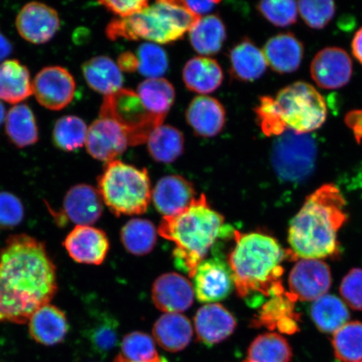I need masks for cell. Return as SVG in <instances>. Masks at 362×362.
I'll return each instance as SVG.
<instances>
[{"label":"cell","instance_id":"2e32d148","mask_svg":"<svg viewBox=\"0 0 362 362\" xmlns=\"http://www.w3.org/2000/svg\"><path fill=\"white\" fill-rule=\"evenodd\" d=\"M86 146L90 156L108 163L122 155L129 146V142L119 124L100 117L89 127Z\"/></svg>","mask_w":362,"mask_h":362},{"label":"cell","instance_id":"c3c4849f","mask_svg":"<svg viewBox=\"0 0 362 362\" xmlns=\"http://www.w3.org/2000/svg\"><path fill=\"white\" fill-rule=\"evenodd\" d=\"M180 3L194 16L201 17L214 10L220 1H180Z\"/></svg>","mask_w":362,"mask_h":362},{"label":"cell","instance_id":"30bf717a","mask_svg":"<svg viewBox=\"0 0 362 362\" xmlns=\"http://www.w3.org/2000/svg\"><path fill=\"white\" fill-rule=\"evenodd\" d=\"M289 294L294 301H315L332 286L329 266L319 259H300L288 278Z\"/></svg>","mask_w":362,"mask_h":362},{"label":"cell","instance_id":"d6986e66","mask_svg":"<svg viewBox=\"0 0 362 362\" xmlns=\"http://www.w3.org/2000/svg\"><path fill=\"white\" fill-rule=\"evenodd\" d=\"M156 209L164 216L182 211L196 199L194 185L180 175H167L158 181L152 192Z\"/></svg>","mask_w":362,"mask_h":362},{"label":"cell","instance_id":"d6a6232c","mask_svg":"<svg viewBox=\"0 0 362 362\" xmlns=\"http://www.w3.org/2000/svg\"><path fill=\"white\" fill-rule=\"evenodd\" d=\"M310 315L316 327L324 333H334L350 319V313L343 301L332 294H325L314 301Z\"/></svg>","mask_w":362,"mask_h":362},{"label":"cell","instance_id":"db71d44e","mask_svg":"<svg viewBox=\"0 0 362 362\" xmlns=\"http://www.w3.org/2000/svg\"><path fill=\"white\" fill-rule=\"evenodd\" d=\"M6 119V110L1 103H0V125L2 124L4 120Z\"/></svg>","mask_w":362,"mask_h":362},{"label":"cell","instance_id":"f6af8a7d","mask_svg":"<svg viewBox=\"0 0 362 362\" xmlns=\"http://www.w3.org/2000/svg\"><path fill=\"white\" fill-rule=\"evenodd\" d=\"M24 215V206L19 198L11 193L0 192V229L15 228Z\"/></svg>","mask_w":362,"mask_h":362},{"label":"cell","instance_id":"484cf974","mask_svg":"<svg viewBox=\"0 0 362 362\" xmlns=\"http://www.w3.org/2000/svg\"><path fill=\"white\" fill-rule=\"evenodd\" d=\"M153 334L163 349L178 352L191 343L193 329L191 321L185 315L165 314L153 325Z\"/></svg>","mask_w":362,"mask_h":362},{"label":"cell","instance_id":"83f0119b","mask_svg":"<svg viewBox=\"0 0 362 362\" xmlns=\"http://www.w3.org/2000/svg\"><path fill=\"white\" fill-rule=\"evenodd\" d=\"M89 87L107 96L122 89L124 76L117 63L111 58L99 56L90 59L81 67Z\"/></svg>","mask_w":362,"mask_h":362},{"label":"cell","instance_id":"836d02e7","mask_svg":"<svg viewBox=\"0 0 362 362\" xmlns=\"http://www.w3.org/2000/svg\"><path fill=\"white\" fill-rule=\"evenodd\" d=\"M137 94L152 115L165 117L175 98V90L169 81L164 78L147 79L139 85Z\"/></svg>","mask_w":362,"mask_h":362},{"label":"cell","instance_id":"3957f363","mask_svg":"<svg viewBox=\"0 0 362 362\" xmlns=\"http://www.w3.org/2000/svg\"><path fill=\"white\" fill-rule=\"evenodd\" d=\"M345 198L334 184H325L307 197L289 225L293 259H321L338 249L337 234L347 220Z\"/></svg>","mask_w":362,"mask_h":362},{"label":"cell","instance_id":"4dcf8cb0","mask_svg":"<svg viewBox=\"0 0 362 362\" xmlns=\"http://www.w3.org/2000/svg\"><path fill=\"white\" fill-rule=\"evenodd\" d=\"M8 137L19 148L33 146L38 141V127L33 110L26 104H17L6 117Z\"/></svg>","mask_w":362,"mask_h":362},{"label":"cell","instance_id":"60d3db41","mask_svg":"<svg viewBox=\"0 0 362 362\" xmlns=\"http://www.w3.org/2000/svg\"><path fill=\"white\" fill-rule=\"evenodd\" d=\"M139 71L148 79L161 78L169 68L164 49L153 43H144L138 49Z\"/></svg>","mask_w":362,"mask_h":362},{"label":"cell","instance_id":"44dd1931","mask_svg":"<svg viewBox=\"0 0 362 362\" xmlns=\"http://www.w3.org/2000/svg\"><path fill=\"white\" fill-rule=\"evenodd\" d=\"M29 333L35 342L52 346L66 337L69 325L66 314L58 307L47 304L36 310L29 321Z\"/></svg>","mask_w":362,"mask_h":362},{"label":"cell","instance_id":"7dc6e473","mask_svg":"<svg viewBox=\"0 0 362 362\" xmlns=\"http://www.w3.org/2000/svg\"><path fill=\"white\" fill-rule=\"evenodd\" d=\"M99 4L120 18L133 16L148 7V2L146 0H120V1L112 0V1H100Z\"/></svg>","mask_w":362,"mask_h":362},{"label":"cell","instance_id":"f546056e","mask_svg":"<svg viewBox=\"0 0 362 362\" xmlns=\"http://www.w3.org/2000/svg\"><path fill=\"white\" fill-rule=\"evenodd\" d=\"M189 33L194 51L202 56L218 53L226 39L224 23L219 16L214 15L201 18Z\"/></svg>","mask_w":362,"mask_h":362},{"label":"cell","instance_id":"b9f144b4","mask_svg":"<svg viewBox=\"0 0 362 362\" xmlns=\"http://www.w3.org/2000/svg\"><path fill=\"white\" fill-rule=\"evenodd\" d=\"M257 122L262 132L268 137L281 136L288 130L275 98L262 96L259 105L255 107Z\"/></svg>","mask_w":362,"mask_h":362},{"label":"cell","instance_id":"681fc988","mask_svg":"<svg viewBox=\"0 0 362 362\" xmlns=\"http://www.w3.org/2000/svg\"><path fill=\"white\" fill-rule=\"evenodd\" d=\"M345 122L354 133L356 142L360 144L362 139V110H353L348 112Z\"/></svg>","mask_w":362,"mask_h":362},{"label":"cell","instance_id":"4316f807","mask_svg":"<svg viewBox=\"0 0 362 362\" xmlns=\"http://www.w3.org/2000/svg\"><path fill=\"white\" fill-rule=\"evenodd\" d=\"M294 301L289 293L271 298L262 305L259 315L252 321L256 327H265L269 329H278L285 334L296 333L297 327L296 315L293 313Z\"/></svg>","mask_w":362,"mask_h":362},{"label":"cell","instance_id":"f907efd6","mask_svg":"<svg viewBox=\"0 0 362 362\" xmlns=\"http://www.w3.org/2000/svg\"><path fill=\"white\" fill-rule=\"evenodd\" d=\"M117 65L121 71L134 72L139 70V59L134 53L127 52L122 53L117 58Z\"/></svg>","mask_w":362,"mask_h":362},{"label":"cell","instance_id":"52a82bcc","mask_svg":"<svg viewBox=\"0 0 362 362\" xmlns=\"http://www.w3.org/2000/svg\"><path fill=\"white\" fill-rule=\"evenodd\" d=\"M288 130L309 134L327 120V105L314 86L297 81L279 90L275 98Z\"/></svg>","mask_w":362,"mask_h":362},{"label":"cell","instance_id":"4fadbf2b","mask_svg":"<svg viewBox=\"0 0 362 362\" xmlns=\"http://www.w3.org/2000/svg\"><path fill=\"white\" fill-rule=\"evenodd\" d=\"M352 62L341 48L327 47L316 54L310 66L312 78L327 90L345 87L352 76Z\"/></svg>","mask_w":362,"mask_h":362},{"label":"cell","instance_id":"9f6ffc18","mask_svg":"<svg viewBox=\"0 0 362 362\" xmlns=\"http://www.w3.org/2000/svg\"><path fill=\"white\" fill-rule=\"evenodd\" d=\"M362 362V361H361Z\"/></svg>","mask_w":362,"mask_h":362},{"label":"cell","instance_id":"11a10c76","mask_svg":"<svg viewBox=\"0 0 362 362\" xmlns=\"http://www.w3.org/2000/svg\"><path fill=\"white\" fill-rule=\"evenodd\" d=\"M115 362H131V361L126 360L123 356L119 354V356H117L116 357ZM160 362H169V361H168V360L165 358V357H163V359Z\"/></svg>","mask_w":362,"mask_h":362},{"label":"cell","instance_id":"ffe728a7","mask_svg":"<svg viewBox=\"0 0 362 362\" xmlns=\"http://www.w3.org/2000/svg\"><path fill=\"white\" fill-rule=\"evenodd\" d=\"M103 200L98 189L81 184L71 187L63 201V211L68 221L76 226H90L103 214Z\"/></svg>","mask_w":362,"mask_h":362},{"label":"cell","instance_id":"8992f818","mask_svg":"<svg viewBox=\"0 0 362 362\" xmlns=\"http://www.w3.org/2000/svg\"><path fill=\"white\" fill-rule=\"evenodd\" d=\"M98 191L116 216L143 214L152 198L147 170L119 160L107 163L98 179Z\"/></svg>","mask_w":362,"mask_h":362},{"label":"cell","instance_id":"7a4b0ae2","mask_svg":"<svg viewBox=\"0 0 362 362\" xmlns=\"http://www.w3.org/2000/svg\"><path fill=\"white\" fill-rule=\"evenodd\" d=\"M235 246L228 256L234 286L249 306L264 305L266 298L284 293L281 265L291 252L284 250L274 238L267 235L233 232Z\"/></svg>","mask_w":362,"mask_h":362},{"label":"cell","instance_id":"1f68e13d","mask_svg":"<svg viewBox=\"0 0 362 362\" xmlns=\"http://www.w3.org/2000/svg\"><path fill=\"white\" fill-rule=\"evenodd\" d=\"M148 151L157 162L172 163L184 152L185 139L182 133L174 127L160 125L148 136Z\"/></svg>","mask_w":362,"mask_h":362},{"label":"cell","instance_id":"d590c367","mask_svg":"<svg viewBox=\"0 0 362 362\" xmlns=\"http://www.w3.org/2000/svg\"><path fill=\"white\" fill-rule=\"evenodd\" d=\"M121 240L127 251L136 256L146 255L156 246L157 232L151 221L133 219L121 230Z\"/></svg>","mask_w":362,"mask_h":362},{"label":"cell","instance_id":"8d00e7d4","mask_svg":"<svg viewBox=\"0 0 362 362\" xmlns=\"http://www.w3.org/2000/svg\"><path fill=\"white\" fill-rule=\"evenodd\" d=\"M90 349L101 358H106L119 344V322L111 315H101L85 334Z\"/></svg>","mask_w":362,"mask_h":362},{"label":"cell","instance_id":"816d5d0a","mask_svg":"<svg viewBox=\"0 0 362 362\" xmlns=\"http://www.w3.org/2000/svg\"><path fill=\"white\" fill-rule=\"evenodd\" d=\"M351 47L353 55L362 64V27L356 31L352 40Z\"/></svg>","mask_w":362,"mask_h":362},{"label":"cell","instance_id":"e575fe53","mask_svg":"<svg viewBox=\"0 0 362 362\" xmlns=\"http://www.w3.org/2000/svg\"><path fill=\"white\" fill-rule=\"evenodd\" d=\"M292 357L286 339L277 333H265L252 342L243 362H291Z\"/></svg>","mask_w":362,"mask_h":362},{"label":"cell","instance_id":"e0dca14e","mask_svg":"<svg viewBox=\"0 0 362 362\" xmlns=\"http://www.w3.org/2000/svg\"><path fill=\"white\" fill-rule=\"evenodd\" d=\"M152 298L157 309L166 314H180L193 304L192 284L175 273L163 274L153 283Z\"/></svg>","mask_w":362,"mask_h":362},{"label":"cell","instance_id":"7bdbcfd3","mask_svg":"<svg viewBox=\"0 0 362 362\" xmlns=\"http://www.w3.org/2000/svg\"><path fill=\"white\" fill-rule=\"evenodd\" d=\"M297 4L302 19L312 29L325 28L336 13V4L330 0H304Z\"/></svg>","mask_w":362,"mask_h":362},{"label":"cell","instance_id":"6da1fadb","mask_svg":"<svg viewBox=\"0 0 362 362\" xmlns=\"http://www.w3.org/2000/svg\"><path fill=\"white\" fill-rule=\"evenodd\" d=\"M57 267L45 245L26 234L0 249V322L25 324L57 292Z\"/></svg>","mask_w":362,"mask_h":362},{"label":"cell","instance_id":"bcb514c9","mask_svg":"<svg viewBox=\"0 0 362 362\" xmlns=\"http://www.w3.org/2000/svg\"><path fill=\"white\" fill-rule=\"evenodd\" d=\"M339 291L351 309L362 310V269L351 270L343 279Z\"/></svg>","mask_w":362,"mask_h":362},{"label":"cell","instance_id":"f1b7e54d","mask_svg":"<svg viewBox=\"0 0 362 362\" xmlns=\"http://www.w3.org/2000/svg\"><path fill=\"white\" fill-rule=\"evenodd\" d=\"M33 94L30 71L19 61L8 60L0 64V100L17 104Z\"/></svg>","mask_w":362,"mask_h":362},{"label":"cell","instance_id":"277c9868","mask_svg":"<svg viewBox=\"0 0 362 362\" xmlns=\"http://www.w3.org/2000/svg\"><path fill=\"white\" fill-rule=\"evenodd\" d=\"M223 215L212 209L202 194L179 214L164 216L158 233L175 243V265L193 277L216 240L226 235Z\"/></svg>","mask_w":362,"mask_h":362},{"label":"cell","instance_id":"ee69618b","mask_svg":"<svg viewBox=\"0 0 362 362\" xmlns=\"http://www.w3.org/2000/svg\"><path fill=\"white\" fill-rule=\"evenodd\" d=\"M262 16L272 24L278 27H287L294 24L298 18V4L288 0H269L257 6Z\"/></svg>","mask_w":362,"mask_h":362},{"label":"cell","instance_id":"f5cc1de1","mask_svg":"<svg viewBox=\"0 0 362 362\" xmlns=\"http://www.w3.org/2000/svg\"><path fill=\"white\" fill-rule=\"evenodd\" d=\"M13 52L12 44L0 31V62L6 59Z\"/></svg>","mask_w":362,"mask_h":362},{"label":"cell","instance_id":"d4e9b609","mask_svg":"<svg viewBox=\"0 0 362 362\" xmlns=\"http://www.w3.org/2000/svg\"><path fill=\"white\" fill-rule=\"evenodd\" d=\"M223 79V71L218 62L210 57H194L184 66V83L194 93H214L219 88Z\"/></svg>","mask_w":362,"mask_h":362},{"label":"cell","instance_id":"cb8c5ba5","mask_svg":"<svg viewBox=\"0 0 362 362\" xmlns=\"http://www.w3.org/2000/svg\"><path fill=\"white\" fill-rule=\"evenodd\" d=\"M230 74L241 81H253L265 74L268 62L264 52L250 40H243L229 53Z\"/></svg>","mask_w":362,"mask_h":362},{"label":"cell","instance_id":"74e56055","mask_svg":"<svg viewBox=\"0 0 362 362\" xmlns=\"http://www.w3.org/2000/svg\"><path fill=\"white\" fill-rule=\"evenodd\" d=\"M334 356L342 362L362 361V322L346 323L334 333Z\"/></svg>","mask_w":362,"mask_h":362},{"label":"cell","instance_id":"9a60e30c","mask_svg":"<svg viewBox=\"0 0 362 362\" xmlns=\"http://www.w3.org/2000/svg\"><path fill=\"white\" fill-rule=\"evenodd\" d=\"M63 246L78 264L100 265L110 250V241L103 230L92 226H76L67 235Z\"/></svg>","mask_w":362,"mask_h":362},{"label":"cell","instance_id":"8fae6325","mask_svg":"<svg viewBox=\"0 0 362 362\" xmlns=\"http://www.w3.org/2000/svg\"><path fill=\"white\" fill-rule=\"evenodd\" d=\"M33 94L40 105L59 111L69 105L74 98L76 81L62 66H48L38 72L33 83Z\"/></svg>","mask_w":362,"mask_h":362},{"label":"cell","instance_id":"7402d4cb","mask_svg":"<svg viewBox=\"0 0 362 362\" xmlns=\"http://www.w3.org/2000/svg\"><path fill=\"white\" fill-rule=\"evenodd\" d=\"M187 119L194 134L201 137H214L226 123L225 108L217 99L208 96L194 98L187 108Z\"/></svg>","mask_w":362,"mask_h":362},{"label":"cell","instance_id":"9c48e42d","mask_svg":"<svg viewBox=\"0 0 362 362\" xmlns=\"http://www.w3.org/2000/svg\"><path fill=\"white\" fill-rule=\"evenodd\" d=\"M317 144L313 136L287 130L274 143L271 163L278 177L297 184L309 178L315 168Z\"/></svg>","mask_w":362,"mask_h":362},{"label":"cell","instance_id":"5bb4252c","mask_svg":"<svg viewBox=\"0 0 362 362\" xmlns=\"http://www.w3.org/2000/svg\"><path fill=\"white\" fill-rule=\"evenodd\" d=\"M16 28L23 39L40 45L49 42L60 28L58 13L47 4L31 2L21 8Z\"/></svg>","mask_w":362,"mask_h":362},{"label":"cell","instance_id":"ba28073f","mask_svg":"<svg viewBox=\"0 0 362 362\" xmlns=\"http://www.w3.org/2000/svg\"><path fill=\"white\" fill-rule=\"evenodd\" d=\"M100 117L119 124L128 136L131 146L146 143L152 131L165 119L149 112L134 90L124 88L104 98Z\"/></svg>","mask_w":362,"mask_h":362},{"label":"cell","instance_id":"603a6c76","mask_svg":"<svg viewBox=\"0 0 362 362\" xmlns=\"http://www.w3.org/2000/svg\"><path fill=\"white\" fill-rule=\"evenodd\" d=\"M267 62L279 74H292L300 66L304 45L293 33H281L267 42L264 51Z\"/></svg>","mask_w":362,"mask_h":362},{"label":"cell","instance_id":"7c38bea8","mask_svg":"<svg viewBox=\"0 0 362 362\" xmlns=\"http://www.w3.org/2000/svg\"><path fill=\"white\" fill-rule=\"evenodd\" d=\"M192 278L194 292L197 300L203 303L224 300L234 286L233 274L228 264L217 257L203 260Z\"/></svg>","mask_w":362,"mask_h":362},{"label":"cell","instance_id":"f35d334b","mask_svg":"<svg viewBox=\"0 0 362 362\" xmlns=\"http://www.w3.org/2000/svg\"><path fill=\"white\" fill-rule=\"evenodd\" d=\"M88 130L87 125L80 117L72 115L62 117L54 127V143L62 151H75L86 144Z\"/></svg>","mask_w":362,"mask_h":362},{"label":"cell","instance_id":"5b68a950","mask_svg":"<svg viewBox=\"0 0 362 362\" xmlns=\"http://www.w3.org/2000/svg\"><path fill=\"white\" fill-rule=\"evenodd\" d=\"M201 18L189 12L180 1L160 0L133 16L112 21L106 34L111 40L144 39L169 44L183 38Z\"/></svg>","mask_w":362,"mask_h":362},{"label":"cell","instance_id":"ac0fdd59","mask_svg":"<svg viewBox=\"0 0 362 362\" xmlns=\"http://www.w3.org/2000/svg\"><path fill=\"white\" fill-rule=\"evenodd\" d=\"M194 320L199 341L210 347L225 341L237 327L236 319L220 304L202 306Z\"/></svg>","mask_w":362,"mask_h":362},{"label":"cell","instance_id":"ab89813d","mask_svg":"<svg viewBox=\"0 0 362 362\" xmlns=\"http://www.w3.org/2000/svg\"><path fill=\"white\" fill-rule=\"evenodd\" d=\"M120 354L131 362H160L155 341L148 334L134 332L127 334L122 341Z\"/></svg>","mask_w":362,"mask_h":362}]
</instances>
